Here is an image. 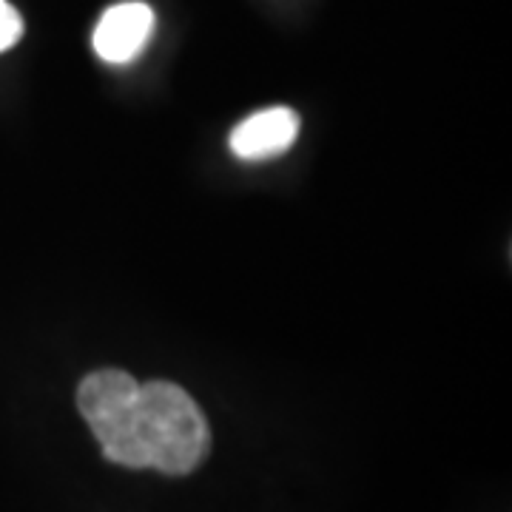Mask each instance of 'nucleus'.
Returning a JSON list of instances; mask_svg holds the SVG:
<instances>
[{"label": "nucleus", "instance_id": "1", "mask_svg": "<svg viewBox=\"0 0 512 512\" xmlns=\"http://www.w3.org/2000/svg\"><path fill=\"white\" fill-rule=\"evenodd\" d=\"M211 453L208 419L174 382L140 384L131 416V470L191 476Z\"/></svg>", "mask_w": 512, "mask_h": 512}, {"label": "nucleus", "instance_id": "2", "mask_svg": "<svg viewBox=\"0 0 512 512\" xmlns=\"http://www.w3.org/2000/svg\"><path fill=\"white\" fill-rule=\"evenodd\" d=\"M140 382L126 370H97L77 387V410L92 436L100 441L103 456L131 470V416Z\"/></svg>", "mask_w": 512, "mask_h": 512}, {"label": "nucleus", "instance_id": "3", "mask_svg": "<svg viewBox=\"0 0 512 512\" xmlns=\"http://www.w3.org/2000/svg\"><path fill=\"white\" fill-rule=\"evenodd\" d=\"M151 32H154L151 6L140 0H128L103 12V18L94 26L92 46L103 63L126 66L146 49Z\"/></svg>", "mask_w": 512, "mask_h": 512}, {"label": "nucleus", "instance_id": "4", "mask_svg": "<svg viewBox=\"0 0 512 512\" xmlns=\"http://www.w3.org/2000/svg\"><path fill=\"white\" fill-rule=\"evenodd\" d=\"M299 137V114L288 106H271L245 117L228 137L234 157L259 163L285 154Z\"/></svg>", "mask_w": 512, "mask_h": 512}, {"label": "nucleus", "instance_id": "5", "mask_svg": "<svg viewBox=\"0 0 512 512\" xmlns=\"http://www.w3.org/2000/svg\"><path fill=\"white\" fill-rule=\"evenodd\" d=\"M20 37H23V18H20V12L9 0H0V52H9Z\"/></svg>", "mask_w": 512, "mask_h": 512}]
</instances>
